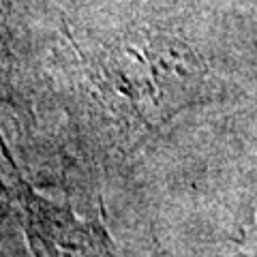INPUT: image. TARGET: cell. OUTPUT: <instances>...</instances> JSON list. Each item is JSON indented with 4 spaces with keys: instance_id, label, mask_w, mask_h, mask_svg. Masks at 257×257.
I'll return each mask as SVG.
<instances>
[{
    "instance_id": "6da1fadb",
    "label": "cell",
    "mask_w": 257,
    "mask_h": 257,
    "mask_svg": "<svg viewBox=\"0 0 257 257\" xmlns=\"http://www.w3.org/2000/svg\"><path fill=\"white\" fill-rule=\"evenodd\" d=\"M101 133L111 152L131 157L180 111L219 99L221 84L180 37L124 26L71 37Z\"/></svg>"
},
{
    "instance_id": "7a4b0ae2",
    "label": "cell",
    "mask_w": 257,
    "mask_h": 257,
    "mask_svg": "<svg viewBox=\"0 0 257 257\" xmlns=\"http://www.w3.org/2000/svg\"><path fill=\"white\" fill-rule=\"evenodd\" d=\"M3 152L7 161L5 187L32 257H120L99 212L82 214L69 202H60L35 189L7 146Z\"/></svg>"
},
{
    "instance_id": "3957f363",
    "label": "cell",
    "mask_w": 257,
    "mask_h": 257,
    "mask_svg": "<svg viewBox=\"0 0 257 257\" xmlns=\"http://www.w3.org/2000/svg\"><path fill=\"white\" fill-rule=\"evenodd\" d=\"M255 257H257V253H255Z\"/></svg>"
}]
</instances>
